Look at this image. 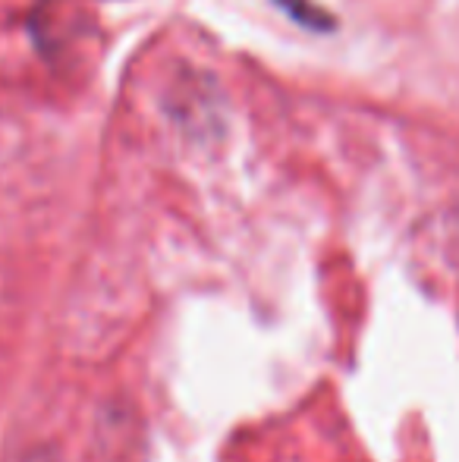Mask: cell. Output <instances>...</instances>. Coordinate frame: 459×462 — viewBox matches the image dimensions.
Instances as JSON below:
<instances>
[{
  "label": "cell",
  "instance_id": "6da1fadb",
  "mask_svg": "<svg viewBox=\"0 0 459 462\" xmlns=\"http://www.w3.org/2000/svg\"><path fill=\"white\" fill-rule=\"evenodd\" d=\"M283 6H287L289 13H293L299 23H308V25H325L321 19H327V16H321V13H315V10H308L306 4H299V0H280Z\"/></svg>",
  "mask_w": 459,
  "mask_h": 462
}]
</instances>
